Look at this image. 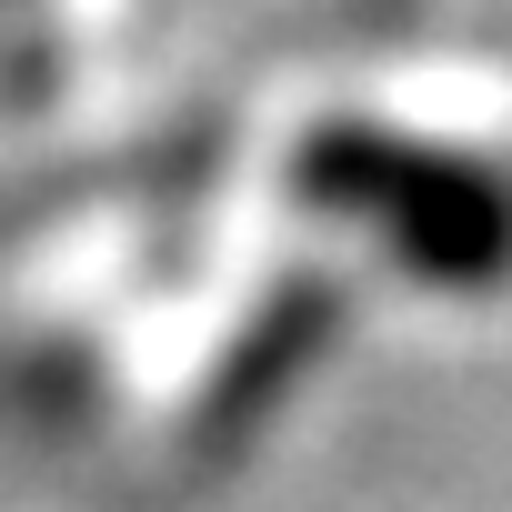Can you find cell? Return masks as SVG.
Returning a JSON list of instances; mask_svg holds the SVG:
<instances>
[{
  "label": "cell",
  "mask_w": 512,
  "mask_h": 512,
  "mask_svg": "<svg viewBox=\"0 0 512 512\" xmlns=\"http://www.w3.org/2000/svg\"><path fill=\"white\" fill-rule=\"evenodd\" d=\"M302 201L312 211H342V221H372L412 282H442V292H482L512 272V191L462 161V151H432V141H402V131H322L302 151Z\"/></svg>",
  "instance_id": "1"
}]
</instances>
